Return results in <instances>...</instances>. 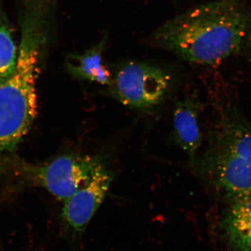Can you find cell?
Masks as SVG:
<instances>
[{"label": "cell", "instance_id": "6da1fadb", "mask_svg": "<svg viewBox=\"0 0 251 251\" xmlns=\"http://www.w3.org/2000/svg\"><path fill=\"white\" fill-rule=\"evenodd\" d=\"M153 39L186 62L214 65L251 50V13L236 0L211 1L169 20Z\"/></svg>", "mask_w": 251, "mask_h": 251}, {"label": "cell", "instance_id": "7a4b0ae2", "mask_svg": "<svg viewBox=\"0 0 251 251\" xmlns=\"http://www.w3.org/2000/svg\"><path fill=\"white\" fill-rule=\"evenodd\" d=\"M27 2L16 69L0 84V157L17 148L37 115L36 85L45 39V5Z\"/></svg>", "mask_w": 251, "mask_h": 251}, {"label": "cell", "instance_id": "3957f363", "mask_svg": "<svg viewBox=\"0 0 251 251\" xmlns=\"http://www.w3.org/2000/svg\"><path fill=\"white\" fill-rule=\"evenodd\" d=\"M211 140L201 171L229 201L251 197V123L231 114Z\"/></svg>", "mask_w": 251, "mask_h": 251}, {"label": "cell", "instance_id": "277c9868", "mask_svg": "<svg viewBox=\"0 0 251 251\" xmlns=\"http://www.w3.org/2000/svg\"><path fill=\"white\" fill-rule=\"evenodd\" d=\"M103 166L99 157L71 153L44 164L18 161L16 168L23 179L46 188L64 202L87 184Z\"/></svg>", "mask_w": 251, "mask_h": 251}, {"label": "cell", "instance_id": "5b68a950", "mask_svg": "<svg viewBox=\"0 0 251 251\" xmlns=\"http://www.w3.org/2000/svg\"><path fill=\"white\" fill-rule=\"evenodd\" d=\"M173 77L166 69L146 62H128L112 75V94L125 106L146 111L162 103Z\"/></svg>", "mask_w": 251, "mask_h": 251}, {"label": "cell", "instance_id": "8992f818", "mask_svg": "<svg viewBox=\"0 0 251 251\" xmlns=\"http://www.w3.org/2000/svg\"><path fill=\"white\" fill-rule=\"evenodd\" d=\"M112 180L111 172L102 166L87 184L64 201L62 220L72 242L82 241V234L105 200Z\"/></svg>", "mask_w": 251, "mask_h": 251}, {"label": "cell", "instance_id": "52a82bcc", "mask_svg": "<svg viewBox=\"0 0 251 251\" xmlns=\"http://www.w3.org/2000/svg\"><path fill=\"white\" fill-rule=\"evenodd\" d=\"M201 103L193 98L180 100L175 105L173 115V135L179 148L193 163L202 145L199 125Z\"/></svg>", "mask_w": 251, "mask_h": 251}, {"label": "cell", "instance_id": "ba28073f", "mask_svg": "<svg viewBox=\"0 0 251 251\" xmlns=\"http://www.w3.org/2000/svg\"><path fill=\"white\" fill-rule=\"evenodd\" d=\"M221 229L232 251H251V197L229 201Z\"/></svg>", "mask_w": 251, "mask_h": 251}, {"label": "cell", "instance_id": "9c48e42d", "mask_svg": "<svg viewBox=\"0 0 251 251\" xmlns=\"http://www.w3.org/2000/svg\"><path fill=\"white\" fill-rule=\"evenodd\" d=\"M108 37L82 54H71L66 59L68 71L73 76L101 85L110 86L112 74L104 59V50Z\"/></svg>", "mask_w": 251, "mask_h": 251}, {"label": "cell", "instance_id": "30bf717a", "mask_svg": "<svg viewBox=\"0 0 251 251\" xmlns=\"http://www.w3.org/2000/svg\"><path fill=\"white\" fill-rule=\"evenodd\" d=\"M17 57V49L11 33L4 26H0V84L14 74Z\"/></svg>", "mask_w": 251, "mask_h": 251}]
</instances>
